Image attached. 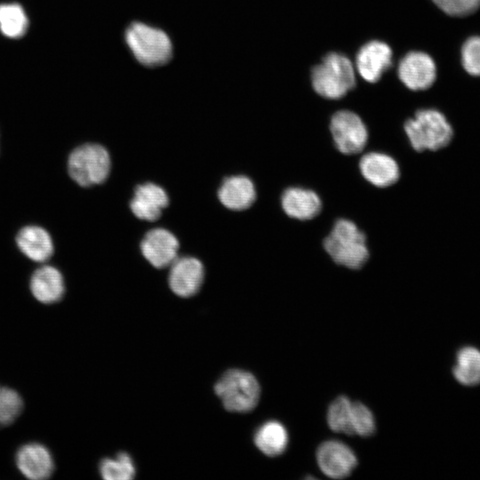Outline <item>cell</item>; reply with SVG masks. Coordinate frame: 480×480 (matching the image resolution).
Segmentation results:
<instances>
[{"mask_svg": "<svg viewBox=\"0 0 480 480\" xmlns=\"http://www.w3.org/2000/svg\"><path fill=\"white\" fill-rule=\"evenodd\" d=\"M331 260L348 269L362 268L370 258L365 234L351 220L338 219L323 241Z\"/></svg>", "mask_w": 480, "mask_h": 480, "instance_id": "1", "label": "cell"}, {"mask_svg": "<svg viewBox=\"0 0 480 480\" xmlns=\"http://www.w3.org/2000/svg\"><path fill=\"white\" fill-rule=\"evenodd\" d=\"M404 130L411 147L418 153L442 150L454 137L452 125L445 115L436 108L419 109L413 117L405 121Z\"/></svg>", "mask_w": 480, "mask_h": 480, "instance_id": "2", "label": "cell"}, {"mask_svg": "<svg viewBox=\"0 0 480 480\" xmlns=\"http://www.w3.org/2000/svg\"><path fill=\"white\" fill-rule=\"evenodd\" d=\"M124 39L134 58L143 66H163L172 58L171 39L157 28L133 22L127 28Z\"/></svg>", "mask_w": 480, "mask_h": 480, "instance_id": "3", "label": "cell"}, {"mask_svg": "<svg viewBox=\"0 0 480 480\" xmlns=\"http://www.w3.org/2000/svg\"><path fill=\"white\" fill-rule=\"evenodd\" d=\"M314 90L328 100H338L355 87L354 67L345 55L331 52L327 54L311 73Z\"/></svg>", "mask_w": 480, "mask_h": 480, "instance_id": "4", "label": "cell"}, {"mask_svg": "<svg viewBox=\"0 0 480 480\" xmlns=\"http://www.w3.org/2000/svg\"><path fill=\"white\" fill-rule=\"evenodd\" d=\"M226 410L248 412L257 405L260 388L256 378L250 372L232 369L226 372L214 387Z\"/></svg>", "mask_w": 480, "mask_h": 480, "instance_id": "5", "label": "cell"}, {"mask_svg": "<svg viewBox=\"0 0 480 480\" xmlns=\"http://www.w3.org/2000/svg\"><path fill=\"white\" fill-rule=\"evenodd\" d=\"M110 166L108 150L95 143L78 146L68 158V174L81 187H91L104 182L109 174Z\"/></svg>", "mask_w": 480, "mask_h": 480, "instance_id": "6", "label": "cell"}, {"mask_svg": "<svg viewBox=\"0 0 480 480\" xmlns=\"http://www.w3.org/2000/svg\"><path fill=\"white\" fill-rule=\"evenodd\" d=\"M329 128L334 147L342 155H357L367 145V127L362 118L351 110L335 112L330 120Z\"/></svg>", "mask_w": 480, "mask_h": 480, "instance_id": "7", "label": "cell"}, {"mask_svg": "<svg viewBox=\"0 0 480 480\" xmlns=\"http://www.w3.org/2000/svg\"><path fill=\"white\" fill-rule=\"evenodd\" d=\"M397 74L408 89L421 91L434 84L436 68L434 60L428 53L413 51L400 60Z\"/></svg>", "mask_w": 480, "mask_h": 480, "instance_id": "8", "label": "cell"}, {"mask_svg": "<svg viewBox=\"0 0 480 480\" xmlns=\"http://www.w3.org/2000/svg\"><path fill=\"white\" fill-rule=\"evenodd\" d=\"M358 169L362 177L378 188L392 187L401 177L396 160L384 152L372 151L363 155L358 162Z\"/></svg>", "mask_w": 480, "mask_h": 480, "instance_id": "9", "label": "cell"}, {"mask_svg": "<svg viewBox=\"0 0 480 480\" xmlns=\"http://www.w3.org/2000/svg\"><path fill=\"white\" fill-rule=\"evenodd\" d=\"M316 460L321 471L334 479L347 477L356 466V457L345 444L330 440L320 444Z\"/></svg>", "mask_w": 480, "mask_h": 480, "instance_id": "10", "label": "cell"}, {"mask_svg": "<svg viewBox=\"0 0 480 480\" xmlns=\"http://www.w3.org/2000/svg\"><path fill=\"white\" fill-rule=\"evenodd\" d=\"M202 262L193 257L177 258L172 264L168 277L171 290L178 296L188 298L196 294L204 282Z\"/></svg>", "mask_w": 480, "mask_h": 480, "instance_id": "11", "label": "cell"}, {"mask_svg": "<svg viewBox=\"0 0 480 480\" xmlns=\"http://www.w3.org/2000/svg\"><path fill=\"white\" fill-rule=\"evenodd\" d=\"M140 250L144 258L155 268H163L177 259L179 242L164 228L149 230L142 238Z\"/></svg>", "mask_w": 480, "mask_h": 480, "instance_id": "12", "label": "cell"}, {"mask_svg": "<svg viewBox=\"0 0 480 480\" xmlns=\"http://www.w3.org/2000/svg\"><path fill=\"white\" fill-rule=\"evenodd\" d=\"M284 214L300 221L311 220L322 211V200L313 189L299 186L286 188L280 197Z\"/></svg>", "mask_w": 480, "mask_h": 480, "instance_id": "13", "label": "cell"}, {"mask_svg": "<svg viewBox=\"0 0 480 480\" xmlns=\"http://www.w3.org/2000/svg\"><path fill=\"white\" fill-rule=\"evenodd\" d=\"M356 65L364 80L375 83L392 65V51L384 42L370 41L358 51Z\"/></svg>", "mask_w": 480, "mask_h": 480, "instance_id": "14", "label": "cell"}, {"mask_svg": "<svg viewBox=\"0 0 480 480\" xmlns=\"http://www.w3.org/2000/svg\"><path fill=\"white\" fill-rule=\"evenodd\" d=\"M16 465L20 472L31 480L49 478L54 463L49 450L43 444L30 443L22 445L16 453Z\"/></svg>", "mask_w": 480, "mask_h": 480, "instance_id": "15", "label": "cell"}, {"mask_svg": "<svg viewBox=\"0 0 480 480\" xmlns=\"http://www.w3.org/2000/svg\"><path fill=\"white\" fill-rule=\"evenodd\" d=\"M168 204L169 198L164 189L155 183L147 182L136 187L130 208L137 218L154 221L161 216Z\"/></svg>", "mask_w": 480, "mask_h": 480, "instance_id": "16", "label": "cell"}, {"mask_svg": "<svg viewBox=\"0 0 480 480\" xmlns=\"http://www.w3.org/2000/svg\"><path fill=\"white\" fill-rule=\"evenodd\" d=\"M15 242L20 252L35 262H46L54 252L50 234L40 226L28 225L22 228Z\"/></svg>", "mask_w": 480, "mask_h": 480, "instance_id": "17", "label": "cell"}, {"mask_svg": "<svg viewBox=\"0 0 480 480\" xmlns=\"http://www.w3.org/2000/svg\"><path fill=\"white\" fill-rule=\"evenodd\" d=\"M32 295L44 304H52L60 300L65 293L64 278L60 271L50 265L36 268L29 282Z\"/></svg>", "mask_w": 480, "mask_h": 480, "instance_id": "18", "label": "cell"}, {"mask_svg": "<svg viewBox=\"0 0 480 480\" xmlns=\"http://www.w3.org/2000/svg\"><path fill=\"white\" fill-rule=\"evenodd\" d=\"M218 197L226 208L244 211L250 208L256 201V188L247 176H230L223 180L218 191Z\"/></svg>", "mask_w": 480, "mask_h": 480, "instance_id": "19", "label": "cell"}, {"mask_svg": "<svg viewBox=\"0 0 480 480\" xmlns=\"http://www.w3.org/2000/svg\"><path fill=\"white\" fill-rule=\"evenodd\" d=\"M452 374L463 387L480 385V348L473 345L460 347L455 353Z\"/></svg>", "mask_w": 480, "mask_h": 480, "instance_id": "20", "label": "cell"}, {"mask_svg": "<svg viewBox=\"0 0 480 480\" xmlns=\"http://www.w3.org/2000/svg\"><path fill=\"white\" fill-rule=\"evenodd\" d=\"M254 444L265 455L276 457L285 451L288 444V434L282 423L270 420L256 430Z\"/></svg>", "mask_w": 480, "mask_h": 480, "instance_id": "21", "label": "cell"}, {"mask_svg": "<svg viewBox=\"0 0 480 480\" xmlns=\"http://www.w3.org/2000/svg\"><path fill=\"white\" fill-rule=\"evenodd\" d=\"M28 28V19L22 8L17 3L0 4V31L12 39L22 37Z\"/></svg>", "mask_w": 480, "mask_h": 480, "instance_id": "22", "label": "cell"}, {"mask_svg": "<svg viewBox=\"0 0 480 480\" xmlns=\"http://www.w3.org/2000/svg\"><path fill=\"white\" fill-rule=\"evenodd\" d=\"M327 422L337 433L354 435L352 428V402L346 396L337 397L329 406Z\"/></svg>", "mask_w": 480, "mask_h": 480, "instance_id": "23", "label": "cell"}, {"mask_svg": "<svg viewBox=\"0 0 480 480\" xmlns=\"http://www.w3.org/2000/svg\"><path fill=\"white\" fill-rule=\"evenodd\" d=\"M100 473L105 480H131L136 475L132 457L119 452L116 458H106L100 463Z\"/></svg>", "mask_w": 480, "mask_h": 480, "instance_id": "24", "label": "cell"}, {"mask_svg": "<svg viewBox=\"0 0 480 480\" xmlns=\"http://www.w3.org/2000/svg\"><path fill=\"white\" fill-rule=\"evenodd\" d=\"M22 409L20 396L10 388L0 386V428L14 422Z\"/></svg>", "mask_w": 480, "mask_h": 480, "instance_id": "25", "label": "cell"}, {"mask_svg": "<svg viewBox=\"0 0 480 480\" xmlns=\"http://www.w3.org/2000/svg\"><path fill=\"white\" fill-rule=\"evenodd\" d=\"M353 434L363 437L372 436L375 430V420L371 410L360 402H352Z\"/></svg>", "mask_w": 480, "mask_h": 480, "instance_id": "26", "label": "cell"}, {"mask_svg": "<svg viewBox=\"0 0 480 480\" xmlns=\"http://www.w3.org/2000/svg\"><path fill=\"white\" fill-rule=\"evenodd\" d=\"M464 69L472 76H480V36L468 38L461 47Z\"/></svg>", "mask_w": 480, "mask_h": 480, "instance_id": "27", "label": "cell"}, {"mask_svg": "<svg viewBox=\"0 0 480 480\" xmlns=\"http://www.w3.org/2000/svg\"><path fill=\"white\" fill-rule=\"evenodd\" d=\"M443 12L451 16L463 17L480 7V0H432Z\"/></svg>", "mask_w": 480, "mask_h": 480, "instance_id": "28", "label": "cell"}]
</instances>
